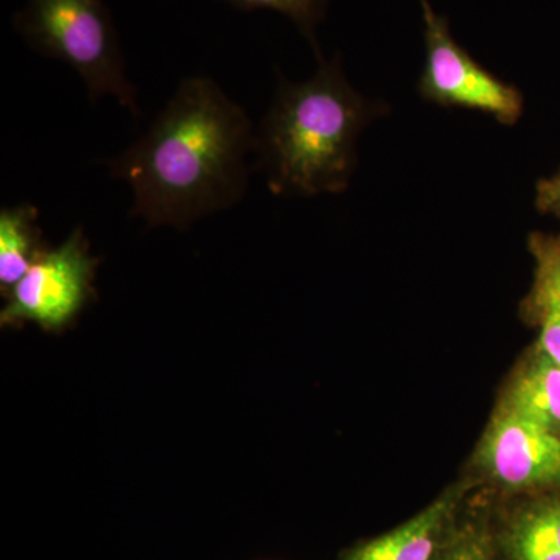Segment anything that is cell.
<instances>
[{"label":"cell","instance_id":"cell-1","mask_svg":"<svg viewBox=\"0 0 560 560\" xmlns=\"http://www.w3.org/2000/svg\"><path fill=\"white\" fill-rule=\"evenodd\" d=\"M256 128L215 80L186 77L145 135L102 161L131 189L132 219L187 230L245 198Z\"/></svg>","mask_w":560,"mask_h":560},{"label":"cell","instance_id":"cell-2","mask_svg":"<svg viewBox=\"0 0 560 560\" xmlns=\"http://www.w3.org/2000/svg\"><path fill=\"white\" fill-rule=\"evenodd\" d=\"M305 83L279 77L270 109L256 130L257 164L271 194H341L357 167V140L381 105L350 86L340 57L324 60Z\"/></svg>","mask_w":560,"mask_h":560},{"label":"cell","instance_id":"cell-3","mask_svg":"<svg viewBox=\"0 0 560 560\" xmlns=\"http://www.w3.org/2000/svg\"><path fill=\"white\" fill-rule=\"evenodd\" d=\"M13 27L33 50L75 70L92 103L113 97L139 117L138 94L103 0H27Z\"/></svg>","mask_w":560,"mask_h":560},{"label":"cell","instance_id":"cell-4","mask_svg":"<svg viewBox=\"0 0 560 560\" xmlns=\"http://www.w3.org/2000/svg\"><path fill=\"white\" fill-rule=\"evenodd\" d=\"M425 21V66L419 80L422 98L434 105L480 110L501 125L521 120L525 98L514 84L493 75L453 39L447 18L420 0Z\"/></svg>","mask_w":560,"mask_h":560},{"label":"cell","instance_id":"cell-5","mask_svg":"<svg viewBox=\"0 0 560 560\" xmlns=\"http://www.w3.org/2000/svg\"><path fill=\"white\" fill-rule=\"evenodd\" d=\"M97 259L90 254L83 228L70 232L58 248L44 249L13 287L0 313L2 327L33 323L57 331L68 327L94 294Z\"/></svg>","mask_w":560,"mask_h":560},{"label":"cell","instance_id":"cell-6","mask_svg":"<svg viewBox=\"0 0 560 560\" xmlns=\"http://www.w3.org/2000/svg\"><path fill=\"white\" fill-rule=\"evenodd\" d=\"M493 481L517 492L560 490V438L500 405L478 453Z\"/></svg>","mask_w":560,"mask_h":560},{"label":"cell","instance_id":"cell-7","mask_svg":"<svg viewBox=\"0 0 560 560\" xmlns=\"http://www.w3.org/2000/svg\"><path fill=\"white\" fill-rule=\"evenodd\" d=\"M453 510V500H438L399 528L353 548L341 560H434Z\"/></svg>","mask_w":560,"mask_h":560},{"label":"cell","instance_id":"cell-8","mask_svg":"<svg viewBox=\"0 0 560 560\" xmlns=\"http://www.w3.org/2000/svg\"><path fill=\"white\" fill-rule=\"evenodd\" d=\"M501 405L560 438V366L534 346L510 383Z\"/></svg>","mask_w":560,"mask_h":560},{"label":"cell","instance_id":"cell-9","mask_svg":"<svg viewBox=\"0 0 560 560\" xmlns=\"http://www.w3.org/2000/svg\"><path fill=\"white\" fill-rule=\"evenodd\" d=\"M510 560H560V490L522 508L503 534Z\"/></svg>","mask_w":560,"mask_h":560},{"label":"cell","instance_id":"cell-10","mask_svg":"<svg viewBox=\"0 0 560 560\" xmlns=\"http://www.w3.org/2000/svg\"><path fill=\"white\" fill-rule=\"evenodd\" d=\"M38 219L39 210L31 202L0 210V290L5 298L47 249Z\"/></svg>","mask_w":560,"mask_h":560},{"label":"cell","instance_id":"cell-11","mask_svg":"<svg viewBox=\"0 0 560 560\" xmlns=\"http://www.w3.org/2000/svg\"><path fill=\"white\" fill-rule=\"evenodd\" d=\"M529 253L536 260L534 282L522 304V313L530 324L560 316V234L533 232Z\"/></svg>","mask_w":560,"mask_h":560},{"label":"cell","instance_id":"cell-12","mask_svg":"<svg viewBox=\"0 0 560 560\" xmlns=\"http://www.w3.org/2000/svg\"><path fill=\"white\" fill-rule=\"evenodd\" d=\"M230 3L241 11L271 10L290 18L298 25L302 35L311 40L316 55L320 57L318 43H316V25L326 16L329 0H220Z\"/></svg>","mask_w":560,"mask_h":560},{"label":"cell","instance_id":"cell-13","mask_svg":"<svg viewBox=\"0 0 560 560\" xmlns=\"http://www.w3.org/2000/svg\"><path fill=\"white\" fill-rule=\"evenodd\" d=\"M434 560H493L486 534L477 529H464Z\"/></svg>","mask_w":560,"mask_h":560},{"label":"cell","instance_id":"cell-14","mask_svg":"<svg viewBox=\"0 0 560 560\" xmlns=\"http://www.w3.org/2000/svg\"><path fill=\"white\" fill-rule=\"evenodd\" d=\"M536 209L560 221V168L555 175L541 178L536 186Z\"/></svg>","mask_w":560,"mask_h":560},{"label":"cell","instance_id":"cell-15","mask_svg":"<svg viewBox=\"0 0 560 560\" xmlns=\"http://www.w3.org/2000/svg\"><path fill=\"white\" fill-rule=\"evenodd\" d=\"M539 327L540 335L536 345L560 366V316L545 319Z\"/></svg>","mask_w":560,"mask_h":560}]
</instances>
